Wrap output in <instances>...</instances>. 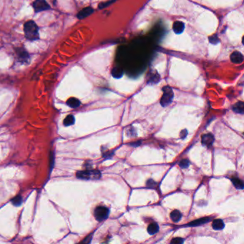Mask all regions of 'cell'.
I'll return each instance as SVG.
<instances>
[{
    "label": "cell",
    "instance_id": "1",
    "mask_svg": "<svg viewBox=\"0 0 244 244\" xmlns=\"http://www.w3.org/2000/svg\"><path fill=\"white\" fill-rule=\"evenodd\" d=\"M24 35L29 40H36L39 38L38 26L34 21L27 22L24 25Z\"/></svg>",
    "mask_w": 244,
    "mask_h": 244
},
{
    "label": "cell",
    "instance_id": "17",
    "mask_svg": "<svg viewBox=\"0 0 244 244\" xmlns=\"http://www.w3.org/2000/svg\"><path fill=\"white\" fill-rule=\"evenodd\" d=\"M159 80H160V75L156 73L155 74L152 73L150 75H149L148 79V83L149 84H155L157 83H158Z\"/></svg>",
    "mask_w": 244,
    "mask_h": 244
},
{
    "label": "cell",
    "instance_id": "5",
    "mask_svg": "<svg viewBox=\"0 0 244 244\" xmlns=\"http://www.w3.org/2000/svg\"><path fill=\"white\" fill-rule=\"evenodd\" d=\"M33 7L35 12H40L50 9V6L45 0H35L33 3Z\"/></svg>",
    "mask_w": 244,
    "mask_h": 244
},
{
    "label": "cell",
    "instance_id": "28",
    "mask_svg": "<svg viewBox=\"0 0 244 244\" xmlns=\"http://www.w3.org/2000/svg\"><path fill=\"white\" fill-rule=\"evenodd\" d=\"M140 143H141V141H140V140H139V141H138V142H136V143H130V145L135 147V146H138L139 145H140Z\"/></svg>",
    "mask_w": 244,
    "mask_h": 244
},
{
    "label": "cell",
    "instance_id": "10",
    "mask_svg": "<svg viewBox=\"0 0 244 244\" xmlns=\"http://www.w3.org/2000/svg\"><path fill=\"white\" fill-rule=\"evenodd\" d=\"M211 218L209 217H205V218H202L200 219H197V220L192 221V222L189 223L188 224V226H191V227H194V226H201L203 224L207 223L209 221H210Z\"/></svg>",
    "mask_w": 244,
    "mask_h": 244
},
{
    "label": "cell",
    "instance_id": "20",
    "mask_svg": "<svg viewBox=\"0 0 244 244\" xmlns=\"http://www.w3.org/2000/svg\"><path fill=\"white\" fill-rule=\"evenodd\" d=\"M17 54H18L19 58L24 61L28 59L29 57L28 53H27V52L23 49H19L18 51H17Z\"/></svg>",
    "mask_w": 244,
    "mask_h": 244
},
{
    "label": "cell",
    "instance_id": "21",
    "mask_svg": "<svg viewBox=\"0 0 244 244\" xmlns=\"http://www.w3.org/2000/svg\"><path fill=\"white\" fill-rule=\"evenodd\" d=\"M12 202L13 203L14 206H20L22 203V198L20 196H17L15 198H14L12 200Z\"/></svg>",
    "mask_w": 244,
    "mask_h": 244
},
{
    "label": "cell",
    "instance_id": "3",
    "mask_svg": "<svg viewBox=\"0 0 244 244\" xmlns=\"http://www.w3.org/2000/svg\"><path fill=\"white\" fill-rule=\"evenodd\" d=\"M163 94L160 99V104L163 107H166L170 104L174 98L173 91L170 87L165 86L163 88Z\"/></svg>",
    "mask_w": 244,
    "mask_h": 244
},
{
    "label": "cell",
    "instance_id": "12",
    "mask_svg": "<svg viewBox=\"0 0 244 244\" xmlns=\"http://www.w3.org/2000/svg\"><path fill=\"white\" fill-rule=\"evenodd\" d=\"M233 110L236 113L243 114L244 112V103L243 102L240 101L236 103L233 107Z\"/></svg>",
    "mask_w": 244,
    "mask_h": 244
},
{
    "label": "cell",
    "instance_id": "24",
    "mask_svg": "<svg viewBox=\"0 0 244 244\" xmlns=\"http://www.w3.org/2000/svg\"><path fill=\"white\" fill-rule=\"evenodd\" d=\"M183 242H184V240L181 238H175L170 241L171 243H174V244H182L183 243Z\"/></svg>",
    "mask_w": 244,
    "mask_h": 244
},
{
    "label": "cell",
    "instance_id": "7",
    "mask_svg": "<svg viewBox=\"0 0 244 244\" xmlns=\"http://www.w3.org/2000/svg\"><path fill=\"white\" fill-rule=\"evenodd\" d=\"M93 12H94V9L92 8V7H86V8H84L83 9H82L81 11H79L77 17H78V18L79 19H84L93 14Z\"/></svg>",
    "mask_w": 244,
    "mask_h": 244
},
{
    "label": "cell",
    "instance_id": "2",
    "mask_svg": "<svg viewBox=\"0 0 244 244\" xmlns=\"http://www.w3.org/2000/svg\"><path fill=\"white\" fill-rule=\"evenodd\" d=\"M77 178L83 180H98L101 178V173L98 170H87L78 171Z\"/></svg>",
    "mask_w": 244,
    "mask_h": 244
},
{
    "label": "cell",
    "instance_id": "15",
    "mask_svg": "<svg viewBox=\"0 0 244 244\" xmlns=\"http://www.w3.org/2000/svg\"><path fill=\"white\" fill-rule=\"evenodd\" d=\"M231 182L233 184V186H235L236 188L238 189V190H243L244 188V185L243 181L240 180L238 178H233L231 179Z\"/></svg>",
    "mask_w": 244,
    "mask_h": 244
},
{
    "label": "cell",
    "instance_id": "9",
    "mask_svg": "<svg viewBox=\"0 0 244 244\" xmlns=\"http://www.w3.org/2000/svg\"><path fill=\"white\" fill-rule=\"evenodd\" d=\"M173 29L175 34H181L182 32L184 31V29H185V24H184L183 22H182L176 21L174 22Z\"/></svg>",
    "mask_w": 244,
    "mask_h": 244
},
{
    "label": "cell",
    "instance_id": "11",
    "mask_svg": "<svg viewBox=\"0 0 244 244\" xmlns=\"http://www.w3.org/2000/svg\"><path fill=\"white\" fill-rule=\"evenodd\" d=\"M212 227L216 231H221L223 230L225 227V224H224L223 221L221 219H216V220H214L213 221L212 223Z\"/></svg>",
    "mask_w": 244,
    "mask_h": 244
},
{
    "label": "cell",
    "instance_id": "22",
    "mask_svg": "<svg viewBox=\"0 0 244 244\" xmlns=\"http://www.w3.org/2000/svg\"><path fill=\"white\" fill-rule=\"evenodd\" d=\"M189 165H190V162H189V160H187V159H183V160H182L180 163H179V166L183 169L188 168Z\"/></svg>",
    "mask_w": 244,
    "mask_h": 244
},
{
    "label": "cell",
    "instance_id": "16",
    "mask_svg": "<svg viewBox=\"0 0 244 244\" xmlns=\"http://www.w3.org/2000/svg\"><path fill=\"white\" fill-rule=\"evenodd\" d=\"M158 231H159V226L156 223H153L148 226V232L150 235H154V234L158 233Z\"/></svg>",
    "mask_w": 244,
    "mask_h": 244
},
{
    "label": "cell",
    "instance_id": "4",
    "mask_svg": "<svg viewBox=\"0 0 244 244\" xmlns=\"http://www.w3.org/2000/svg\"><path fill=\"white\" fill-rule=\"evenodd\" d=\"M109 214V210L104 206H98L94 211V218L98 221H103L108 218Z\"/></svg>",
    "mask_w": 244,
    "mask_h": 244
},
{
    "label": "cell",
    "instance_id": "19",
    "mask_svg": "<svg viewBox=\"0 0 244 244\" xmlns=\"http://www.w3.org/2000/svg\"><path fill=\"white\" fill-rule=\"evenodd\" d=\"M74 121H75V119H74V117L72 114H69V115H68L65 118V119H64L63 123L64 126H69L73 125L74 123Z\"/></svg>",
    "mask_w": 244,
    "mask_h": 244
},
{
    "label": "cell",
    "instance_id": "8",
    "mask_svg": "<svg viewBox=\"0 0 244 244\" xmlns=\"http://www.w3.org/2000/svg\"><path fill=\"white\" fill-rule=\"evenodd\" d=\"M231 60L235 64H240L243 62V54L239 52H234L231 55Z\"/></svg>",
    "mask_w": 244,
    "mask_h": 244
},
{
    "label": "cell",
    "instance_id": "18",
    "mask_svg": "<svg viewBox=\"0 0 244 244\" xmlns=\"http://www.w3.org/2000/svg\"><path fill=\"white\" fill-rule=\"evenodd\" d=\"M123 70L121 68H118V67L113 68V70H112V75H113L114 78H122V76H123Z\"/></svg>",
    "mask_w": 244,
    "mask_h": 244
},
{
    "label": "cell",
    "instance_id": "13",
    "mask_svg": "<svg viewBox=\"0 0 244 244\" xmlns=\"http://www.w3.org/2000/svg\"><path fill=\"white\" fill-rule=\"evenodd\" d=\"M182 218V214L178 210H174L170 213V218L172 221L175 223H178L180 221Z\"/></svg>",
    "mask_w": 244,
    "mask_h": 244
},
{
    "label": "cell",
    "instance_id": "6",
    "mask_svg": "<svg viewBox=\"0 0 244 244\" xmlns=\"http://www.w3.org/2000/svg\"><path fill=\"white\" fill-rule=\"evenodd\" d=\"M214 142V137L211 133L205 134L201 138V143L202 145L206 147H210L212 145Z\"/></svg>",
    "mask_w": 244,
    "mask_h": 244
},
{
    "label": "cell",
    "instance_id": "23",
    "mask_svg": "<svg viewBox=\"0 0 244 244\" xmlns=\"http://www.w3.org/2000/svg\"><path fill=\"white\" fill-rule=\"evenodd\" d=\"M209 42H210L211 44H218V43H219V42H220V39H219L217 35L214 34V35L209 37Z\"/></svg>",
    "mask_w": 244,
    "mask_h": 244
},
{
    "label": "cell",
    "instance_id": "26",
    "mask_svg": "<svg viewBox=\"0 0 244 244\" xmlns=\"http://www.w3.org/2000/svg\"><path fill=\"white\" fill-rule=\"evenodd\" d=\"M187 135H188V131L186 129H184V130H183L180 132V138L182 139H185Z\"/></svg>",
    "mask_w": 244,
    "mask_h": 244
},
{
    "label": "cell",
    "instance_id": "27",
    "mask_svg": "<svg viewBox=\"0 0 244 244\" xmlns=\"http://www.w3.org/2000/svg\"><path fill=\"white\" fill-rule=\"evenodd\" d=\"M91 239H92V235L89 236L88 238H86L85 239H84V241H82V243H90Z\"/></svg>",
    "mask_w": 244,
    "mask_h": 244
},
{
    "label": "cell",
    "instance_id": "25",
    "mask_svg": "<svg viewBox=\"0 0 244 244\" xmlns=\"http://www.w3.org/2000/svg\"><path fill=\"white\" fill-rule=\"evenodd\" d=\"M147 186H148V188H155V186L157 185L156 183L154 180H149L147 181Z\"/></svg>",
    "mask_w": 244,
    "mask_h": 244
},
{
    "label": "cell",
    "instance_id": "14",
    "mask_svg": "<svg viewBox=\"0 0 244 244\" xmlns=\"http://www.w3.org/2000/svg\"><path fill=\"white\" fill-rule=\"evenodd\" d=\"M67 104H68V105L70 107V108H78V107L80 105L81 103H80V101H79L78 99H77L75 98H71L67 101Z\"/></svg>",
    "mask_w": 244,
    "mask_h": 244
}]
</instances>
